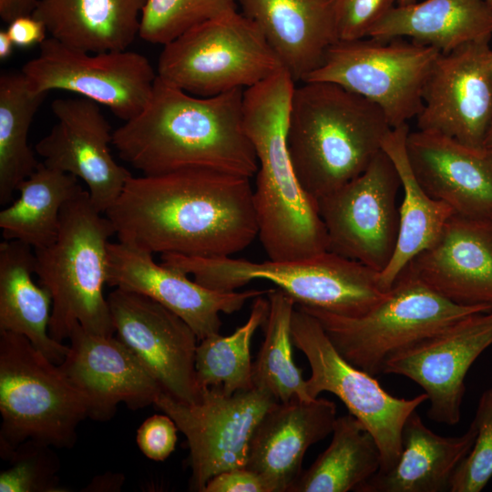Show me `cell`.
Returning <instances> with one entry per match:
<instances>
[{"label":"cell","mask_w":492,"mask_h":492,"mask_svg":"<svg viewBox=\"0 0 492 492\" xmlns=\"http://www.w3.org/2000/svg\"><path fill=\"white\" fill-rule=\"evenodd\" d=\"M105 215L152 254L231 256L258 236L251 179L206 169L131 177Z\"/></svg>","instance_id":"cell-1"},{"label":"cell","mask_w":492,"mask_h":492,"mask_svg":"<svg viewBox=\"0 0 492 492\" xmlns=\"http://www.w3.org/2000/svg\"><path fill=\"white\" fill-rule=\"evenodd\" d=\"M297 83L319 67L338 38L334 0H238Z\"/></svg>","instance_id":"cell-24"},{"label":"cell","mask_w":492,"mask_h":492,"mask_svg":"<svg viewBox=\"0 0 492 492\" xmlns=\"http://www.w3.org/2000/svg\"><path fill=\"white\" fill-rule=\"evenodd\" d=\"M6 32L18 47H30L40 45L46 38V27L33 15L15 17L9 23Z\"/></svg>","instance_id":"cell-41"},{"label":"cell","mask_w":492,"mask_h":492,"mask_svg":"<svg viewBox=\"0 0 492 492\" xmlns=\"http://www.w3.org/2000/svg\"><path fill=\"white\" fill-rule=\"evenodd\" d=\"M92 204L87 190L67 201L56 241L35 250L38 283L52 296L49 335L69 337L76 323L99 335H114L108 299V246L116 234L111 221Z\"/></svg>","instance_id":"cell-5"},{"label":"cell","mask_w":492,"mask_h":492,"mask_svg":"<svg viewBox=\"0 0 492 492\" xmlns=\"http://www.w3.org/2000/svg\"><path fill=\"white\" fill-rule=\"evenodd\" d=\"M292 339L308 360L311 375L308 395L315 399L323 392L335 395L373 435L381 452L377 473L390 470L402 450V431L407 417L427 395L399 398L386 392L376 378L355 367L335 349L320 322L295 305L292 316Z\"/></svg>","instance_id":"cell-11"},{"label":"cell","mask_w":492,"mask_h":492,"mask_svg":"<svg viewBox=\"0 0 492 492\" xmlns=\"http://www.w3.org/2000/svg\"><path fill=\"white\" fill-rule=\"evenodd\" d=\"M490 39L441 54L425 84L417 129L485 148L492 125Z\"/></svg>","instance_id":"cell-16"},{"label":"cell","mask_w":492,"mask_h":492,"mask_svg":"<svg viewBox=\"0 0 492 492\" xmlns=\"http://www.w3.org/2000/svg\"><path fill=\"white\" fill-rule=\"evenodd\" d=\"M46 94L35 92L22 72L0 76V204L37 168L28 131Z\"/></svg>","instance_id":"cell-32"},{"label":"cell","mask_w":492,"mask_h":492,"mask_svg":"<svg viewBox=\"0 0 492 492\" xmlns=\"http://www.w3.org/2000/svg\"><path fill=\"white\" fill-rule=\"evenodd\" d=\"M295 85L282 68L243 90L244 126L258 160L253 189L258 237L272 261L307 258L328 251L317 200L299 182L287 145Z\"/></svg>","instance_id":"cell-3"},{"label":"cell","mask_w":492,"mask_h":492,"mask_svg":"<svg viewBox=\"0 0 492 492\" xmlns=\"http://www.w3.org/2000/svg\"><path fill=\"white\" fill-rule=\"evenodd\" d=\"M278 400L254 386L224 395L202 391L197 403L179 401L161 392L154 405L170 416L186 436L192 490L203 492L214 476L245 467L249 445L258 423Z\"/></svg>","instance_id":"cell-13"},{"label":"cell","mask_w":492,"mask_h":492,"mask_svg":"<svg viewBox=\"0 0 492 492\" xmlns=\"http://www.w3.org/2000/svg\"><path fill=\"white\" fill-rule=\"evenodd\" d=\"M107 284L147 296L186 322L199 341L220 333V313L240 311L267 291L222 292L203 286L188 274L158 264L152 253L119 241L108 246Z\"/></svg>","instance_id":"cell-19"},{"label":"cell","mask_w":492,"mask_h":492,"mask_svg":"<svg viewBox=\"0 0 492 492\" xmlns=\"http://www.w3.org/2000/svg\"><path fill=\"white\" fill-rule=\"evenodd\" d=\"M178 430L176 423L167 414L153 415L138 427L136 441L148 458L164 461L175 449Z\"/></svg>","instance_id":"cell-39"},{"label":"cell","mask_w":492,"mask_h":492,"mask_svg":"<svg viewBox=\"0 0 492 492\" xmlns=\"http://www.w3.org/2000/svg\"><path fill=\"white\" fill-rule=\"evenodd\" d=\"M270 308L264 323V340L252 363L254 386L272 394L279 402L313 400L306 380L292 356V316L295 302L280 289L267 292Z\"/></svg>","instance_id":"cell-34"},{"label":"cell","mask_w":492,"mask_h":492,"mask_svg":"<svg viewBox=\"0 0 492 492\" xmlns=\"http://www.w3.org/2000/svg\"><path fill=\"white\" fill-rule=\"evenodd\" d=\"M336 417L335 404L323 397L276 402L254 429L245 467L262 477L272 492H288L307 449L333 432Z\"/></svg>","instance_id":"cell-23"},{"label":"cell","mask_w":492,"mask_h":492,"mask_svg":"<svg viewBox=\"0 0 492 492\" xmlns=\"http://www.w3.org/2000/svg\"><path fill=\"white\" fill-rule=\"evenodd\" d=\"M68 339V352L58 365L85 396L89 417L108 420L119 403L130 409L144 408L163 392L117 336L95 334L76 323Z\"/></svg>","instance_id":"cell-20"},{"label":"cell","mask_w":492,"mask_h":492,"mask_svg":"<svg viewBox=\"0 0 492 492\" xmlns=\"http://www.w3.org/2000/svg\"><path fill=\"white\" fill-rule=\"evenodd\" d=\"M405 149L415 177L431 198L458 215L492 218V149L419 129L409 131Z\"/></svg>","instance_id":"cell-22"},{"label":"cell","mask_w":492,"mask_h":492,"mask_svg":"<svg viewBox=\"0 0 492 492\" xmlns=\"http://www.w3.org/2000/svg\"><path fill=\"white\" fill-rule=\"evenodd\" d=\"M490 72H491V77H492V51L490 55Z\"/></svg>","instance_id":"cell-46"},{"label":"cell","mask_w":492,"mask_h":492,"mask_svg":"<svg viewBox=\"0 0 492 492\" xmlns=\"http://www.w3.org/2000/svg\"><path fill=\"white\" fill-rule=\"evenodd\" d=\"M15 45L12 41L11 37L7 34L6 30H1L0 31V58L1 60H5L7 57H9L13 51Z\"/></svg>","instance_id":"cell-43"},{"label":"cell","mask_w":492,"mask_h":492,"mask_svg":"<svg viewBox=\"0 0 492 492\" xmlns=\"http://www.w3.org/2000/svg\"><path fill=\"white\" fill-rule=\"evenodd\" d=\"M283 68L259 28L237 10L163 46L157 75L198 97L249 88Z\"/></svg>","instance_id":"cell-9"},{"label":"cell","mask_w":492,"mask_h":492,"mask_svg":"<svg viewBox=\"0 0 492 492\" xmlns=\"http://www.w3.org/2000/svg\"><path fill=\"white\" fill-rule=\"evenodd\" d=\"M37 0H0L1 19L9 23L15 17L32 15Z\"/></svg>","instance_id":"cell-42"},{"label":"cell","mask_w":492,"mask_h":492,"mask_svg":"<svg viewBox=\"0 0 492 492\" xmlns=\"http://www.w3.org/2000/svg\"><path fill=\"white\" fill-rule=\"evenodd\" d=\"M243 90L198 97L156 77L144 108L113 131L120 159L144 176L206 169L251 179L258 170Z\"/></svg>","instance_id":"cell-2"},{"label":"cell","mask_w":492,"mask_h":492,"mask_svg":"<svg viewBox=\"0 0 492 492\" xmlns=\"http://www.w3.org/2000/svg\"><path fill=\"white\" fill-rule=\"evenodd\" d=\"M0 454L6 459L27 440L72 446L88 406L60 366L26 337L0 331Z\"/></svg>","instance_id":"cell-8"},{"label":"cell","mask_w":492,"mask_h":492,"mask_svg":"<svg viewBox=\"0 0 492 492\" xmlns=\"http://www.w3.org/2000/svg\"><path fill=\"white\" fill-rule=\"evenodd\" d=\"M485 148L492 149V125L485 140Z\"/></svg>","instance_id":"cell-44"},{"label":"cell","mask_w":492,"mask_h":492,"mask_svg":"<svg viewBox=\"0 0 492 492\" xmlns=\"http://www.w3.org/2000/svg\"><path fill=\"white\" fill-rule=\"evenodd\" d=\"M367 37H408L446 54L473 41L491 39L492 6L487 0H425L395 5Z\"/></svg>","instance_id":"cell-27"},{"label":"cell","mask_w":492,"mask_h":492,"mask_svg":"<svg viewBox=\"0 0 492 492\" xmlns=\"http://www.w3.org/2000/svg\"><path fill=\"white\" fill-rule=\"evenodd\" d=\"M416 2V0H397L398 5H409Z\"/></svg>","instance_id":"cell-45"},{"label":"cell","mask_w":492,"mask_h":492,"mask_svg":"<svg viewBox=\"0 0 492 492\" xmlns=\"http://www.w3.org/2000/svg\"><path fill=\"white\" fill-rule=\"evenodd\" d=\"M397 0H334L339 40L367 37Z\"/></svg>","instance_id":"cell-38"},{"label":"cell","mask_w":492,"mask_h":492,"mask_svg":"<svg viewBox=\"0 0 492 492\" xmlns=\"http://www.w3.org/2000/svg\"><path fill=\"white\" fill-rule=\"evenodd\" d=\"M116 336L135 354L163 393L197 403L198 337L179 316L152 299L116 288L107 297Z\"/></svg>","instance_id":"cell-15"},{"label":"cell","mask_w":492,"mask_h":492,"mask_svg":"<svg viewBox=\"0 0 492 492\" xmlns=\"http://www.w3.org/2000/svg\"><path fill=\"white\" fill-rule=\"evenodd\" d=\"M407 265L448 301L492 309V218L453 213L435 243Z\"/></svg>","instance_id":"cell-21"},{"label":"cell","mask_w":492,"mask_h":492,"mask_svg":"<svg viewBox=\"0 0 492 492\" xmlns=\"http://www.w3.org/2000/svg\"><path fill=\"white\" fill-rule=\"evenodd\" d=\"M148 0H37L32 15L51 37L76 49L127 50L139 34Z\"/></svg>","instance_id":"cell-26"},{"label":"cell","mask_w":492,"mask_h":492,"mask_svg":"<svg viewBox=\"0 0 492 492\" xmlns=\"http://www.w3.org/2000/svg\"><path fill=\"white\" fill-rule=\"evenodd\" d=\"M328 447L302 471L288 492L356 491L381 467L377 442L352 414L337 416Z\"/></svg>","instance_id":"cell-31"},{"label":"cell","mask_w":492,"mask_h":492,"mask_svg":"<svg viewBox=\"0 0 492 492\" xmlns=\"http://www.w3.org/2000/svg\"><path fill=\"white\" fill-rule=\"evenodd\" d=\"M487 1L492 6V0H487Z\"/></svg>","instance_id":"cell-47"},{"label":"cell","mask_w":492,"mask_h":492,"mask_svg":"<svg viewBox=\"0 0 492 492\" xmlns=\"http://www.w3.org/2000/svg\"><path fill=\"white\" fill-rule=\"evenodd\" d=\"M393 128L378 106L334 83L295 85L287 145L303 190L314 200L361 175Z\"/></svg>","instance_id":"cell-4"},{"label":"cell","mask_w":492,"mask_h":492,"mask_svg":"<svg viewBox=\"0 0 492 492\" xmlns=\"http://www.w3.org/2000/svg\"><path fill=\"white\" fill-rule=\"evenodd\" d=\"M492 344V311L472 313L391 358L384 374L405 376L427 395V416L455 425L461 419L465 379Z\"/></svg>","instance_id":"cell-17"},{"label":"cell","mask_w":492,"mask_h":492,"mask_svg":"<svg viewBox=\"0 0 492 492\" xmlns=\"http://www.w3.org/2000/svg\"><path fill=\"white\" fill-rule=\"evenodd\" d=\"M401 179L382 150L357 178L317 200L328 251L381 272L395 252Z\"/></svg>","instance_id":"cell-14"},{"label":"cell","mask_w":492,"mask_h":492,"mask_svg":"<svg viewBox=\"0 0 492 492\" xmlns=\"http://www.w3.org/2000/svg\"><path fill=\"white\" fill-rule=\"evenodd\" d=\"M270 308L268 297L253 299L246 323L229 335L208 336L198 343L195 358L197 382L201 389L232 395L254 387L251 343L256 330L264 324Z\"/></svg>","instance_id":"cell-33"},{"label":"cell","mask_w":492,"mask_h":492,"mask_svg":"<svg viewBox=\"0 0 492 492\" xmlns=\"http://www.w3.org/2000/svg\"><path fill=\"white\" fill-rule=\"evenodd\" d=\"M407 124L393 128L383 142L401 179L403 200L399 207V230L393 257L379 272V283L388 291L398 274L421 251L432 246L454 213L446 203L431 198L415 177L406 154Z\"/></svg>","instance_id":"cell-29"},{"label":"cell","mask_w":492,"mask_h":492,"mask_svg":"<svg viewBox=\"0 0 492 492\" xmlns=\"http://www.w3.org/2000/svg\"><path fill=\"white\" fill-rule=\"evenodd\" d=\"M203 492H272L269 485L256 472L247 467L223 471L207 483Z\"/></svg>","instance_id":"cell-40"},{"label":"cell","mask_w":492,"mask_h":492,"mask_svg":"<svg viewBox=\"0 0 492 492\" xmlns=\"http://www.w3.org/2000/svg\"><path fill=\"white\" fill-rule=\"evenodd\" d=\"M300 306V305H298ZM322 324L350 364L376 377L396 354L487 306L454 303L434 292L406 265L386 296L366 313L351 317L300 306Z\"/></svg>","instance_id":"cell-7"},{"label":"cell","mask_w":492,"mask_h":492,"mask_svg":"<svg viewBox=\"0 0 492 492\" xmlns=\"http://www.w3.org/2000/svg\"><path fill=\"white\" fill-rule=\"evenodd\" d=\"M161 263L177 269L210 289L231 292L254 280L275 284L296 305L343 316H360L387 294L379 272L326 251L302 259L253 261L231 256L161 254Z\"/></svg>","instance_id":"cell-6"},{"label":"cell","mask_w":492,"mask_h":492,"mask_svg":"<svg viewBox=\"0 0 492 492\" xmlns=\"http://www.w3.org/2000/svg\"><path fill=\"white\" fill-rule=\"evenodd\" d=\"M238 0H148L138 36L166 45L191 27L235 11Z\"/></svg>","instance_id":"cell-35"},{"label":"cell","mask_w":492,"mask_h":492,"mask_svg":"<svg viewBox=\"0 0 492 492\" xmlns=\"http://www.w3.org/2000/svg\"><path fill=\"white\" fill-rule=\"evenodd\" d=\"M10 466L0 473L1 492H62L58 460L50 446L27 440L6 458Z\"/></svg>","instance_id":"cell-36"},{"label":"cell","mask_w":492,"mask_h":492,"mask_svg":"<svg viewBox=\"0 0 492 492\" xmlns=\"http://www.w3.org/2000/svg\"><path fill=\"white\" fill-rule=\"evenodd\" d=\"M477 427L473 421L457 436H443L429 429L414 411L402 431V450L390 470L376 473L357 492L449 491L457 466L473 447Z\"/></svg>","instance_id":"cell-25"},{"label":"cell","mask_w":492,"mask_h":492,"mask_svg":"<svg viewBox=\"0 0 492 492\" xmlns=\"http://www.w3.org/2000/svg\"><path fill=\"white\" fill-rule=\"evenodd\" d=\"M99 106L82 97L55 99L56 123L36 151L46 166L83 180L92 204L105 214L132 175L110 152L113 132Z\"/></svg>","instance_id":"cell-18"},{"label":"cell","mask_w":492,"mask_h":492,"mask_svg":"<svg viewBox=\"0 0 492 492\" xmlns=\"http://www.w3.org/2000/svg\"><path fill=\"white\" fill-rule=\"evenodd\" d=\"M17 190V200L0 212L2 235L39 250L56 241L63 207L84 190L77 177L42 162Z\"/></svg>","instance_id":"cell-30"},{"label":"cell","mask_w":492,"mask_h":492,"mask_svg":"<svg viewBox=\"0 0 492 492\" xmlns=\"http://www.w3.org/2000/svg\"><path fill=\"white\" fill-rule=\"evenodd\" d=\"M441 54L403 37L337 40L305 81L334 83L368 99L396 128L421 111L425 84Z\"/></svg>","instance_id":"cell-10"},{"label":"cell","mask_w":492,"mask_h":492,"mask_svg":"<svg viewBox=\"0 0 492 492\" xmlns=\"http://www.w3.org/2000/svg\"><path fill=\"white\" fill-rule=\"evenodd\" d=\"M473 423L475 443L451 478V492H480L492 478V388L481 395Z\"/></svg>","instance_id":"cell-37"},{"label":"cell","mask_w":492,"mask_h":492,"mask_svg":"<svg viewBox=\"0 0 492 492\" xmlns=\"http://www.w3.org/2000/svg\"><path fill=\"white\" fill-rule=\"evenodd\" d=\"M32 250L20 241L5 240L0 243V331L26 337L49 360L60 364L69 346L49 335L52 296L32 279Z\"/></svg>","instance_id":"cell-28"},{"label":"cell","mask_w":492,"mask_h":492,"mask_svg":"<svg viewBox=\"0 0 492 492\" xmlns=\"http://www.w3.org/2000/svg\"><path fill=\"white\" fill-rule=\"evenodd\" d=\"M30 87L47 94L62 90L108 107L124 121L144 108L157 71L143 55L128 51L87 52L49 37L22 71Z\"/></svg>","instance_id":"cell-12"}]
</instances>
